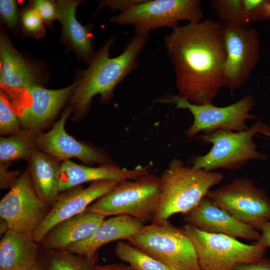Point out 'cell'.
<instances>
[{
  "label": "cell",
  "instance_id": "obj_6",
  "mask_svg": "<svg viewBox=\"0 0 270 270\" xmlns=\"http://www.w3.org/2000/svg\"><path fill=\"white\" fill-rule=\"evenodd\" d=\"M126 240L170 270H201L192 242L182 228L169 220L144 224Z\"/></svg>",
  "mask_w": 270,
  "mask_h": 270
},
{
  "label": "cell",
  "instance_id": "obj_5",
  "mask_svg": "<svg viewBox=\"0 0 270 270\" xmlns=\"http://www.w3.org/2000/svg\"><path fill=\"white\" fill-rule=\"evenodd\" d=\"M160 193V177L150 172L134 180L120 182L112 190L100 198L86 210L105 218L128 216L144 224L152 221Z\"/></svg>",
  "mask_w": 270,
  "mask_h": 270
},
{
  "label": "cell",
  "instance_id": "obj_38",
  "mask_svg": "<svg viewBox=\"0 0 270 270\" xmlns=\"http://www.w3.org/2000/svg\"><path fill=\"white\" fill-rule=\"evenodd\" d=\"M8 230V226L6 222L0 218V235L2 237L6 232Z\"/></svg>",
  "mask_w": 270,
  "mask_h": 270
},
{
  "label": "cell",
  "instance_id": "obj_15",
  "mask_svg": "<svg viewBox=\"0 0 270 270\" xmlns=\"http://www.w3.org/2000/svg\"><path fill=\"white\" fill-rule=\"evenodd\" d=\"M77 82L60 90H48L38 84L24 89L30 100L29 104L15 111L22 129L41 132L52 122L68 98Z\"/></svg>",
  "mask_w": 270,
  "mask_h": 270
},
{
  "label": "cell",
  "instance_id": "obj_33",
  "mask_svg": "<svg viewBox=\"0 0 270 270\" xmlns=\"http://www.w3.org/2000/svg\"><path fill=\"white\" fill-rule=\"evenodd\" d=\"M8 168V164L0 163V190L10 188L22 172L18 170H9Z\"/></svg>",
  "mask_w": 270,
  "mask_h": 270
},
{
  "label": "cell",
  "instance_id": "obj_32",
  "mask_svg": "<svg viewBox=\"0 0 270 270\" xmlns=\"http://www.w3.org/2000/svg\"><path fill=\"white\" fill-rule=\"evenodd\" d=\"M0 13L6 23L10 28L17 22L18 12L16 2L13 0H0Z\"/></svg>",
  "mask_w": 270,
  "mask_h": 270
},
{
  "label": "cell",
  "instance_id": "obj_20",
  "mask_svg": "<svg viewBox=\"0 0 270 270\" xmlns=\"http://www.w3.org/2000/svg\"><path fill=\"white\" fill-rule=\"evenodd\" d=\"M32 233L8 229L0 241V270H28L38 261Z\"/></svg>",
  "mask_w": 270,
  "mask_h": 270
},
{
  "label": "cell",
  "instance_id": "obj_36",
  "mask_svg": "<svg viewBox=\"0 0 270 270\" xmlns=\"http://www.w3.org/2000/svg\"><path fill=\"white\" fill-rule=\"evenodd\" d=\"M260 237L256 242L270 248V221L264 224L260 228Z\"/></svg>",
  "mask_w": 270,
  "mask_h": 270
},
{
  "label": "cell",
  "instance_id": "obj_13",
  "mask_svg": "<svg viewBox=\"0 0 270 270\" xmlns=\"http://www.w3.org/2000/svg\"><path fill=\"white\" fill-rule=\"evenodd\" d=\"M72 111L71 106L68 108L50 130L39 133L37 149L56 160L62 162L74 158L86 164L116 165L106 152L78 141L67 133L65 124Z\"/></svg>",
  "mask_w": 270,
  "mask_h": 270
},
{
  "label": "cell",
  "instance_id": "obj_1",
  "mask_svg": "<svg viewBox=\"0 0 270 270\" xmlns=\"http://www.w3.org/2000/svg\"><path fill=\"white\" fill-rule=\"evenodd\" d=\"M164 40L180 94L194 104H212L224 86L226 54L222 24L206 19L178 26Z\"/></svg>",
  "mask_w": 270,
  "mask_h": 270
},
{
  "label": "cell",
  "instance_id": "obj_22",
  "mask_svg": "<svg viewBox=\"0 0 270 270\" xmlns=\"http://www.w3.org/2000/svg\"><path fill=\"white\" fill-rule=\"evenodd\" d=\"M0 56L1 84L20 89L36 84V76L32 68L15 50L8 38L2 34L0 38Z\"/></svg>",
  "mask_w": 270,
  "mask_h": 270
},
{
  "label": "cell",
  "instance_id": "obj_34",
  "mask_svg": "<svg viewBox=\"0 0 270 270\" xmlns=\"http://www.w3.org/2000/svg\"><path fill=\"white\" fill-rule=\"evenodd\" d=\"M142 0H104L100 2L99 8L109 7L114 11H120L122 13L134 5L141 2Z\"/></svg>",
  "mask_w": 270,
  "mask_h": 270
},
{
  "label": "cell",
  "instance_id": "obj_30",
  "mask_svg": "<svg viewBox=\"0 0 270 270\" xmlns=\"http://www.w3.org/2000/svg\"><path fill=\"white\" fill-rule=\"evenodd\" d=\"M33 7L42 20L51 22L58 18V13L56 4L48 0H36L33 2Z\"/></svg>",
  "mask_w": 270,
  "mask_h": 270
},
{
  "label": "cell",
  "instance_id": "obj_35",
  "mask_svg": "<svg viewBox=\"0 0 270 270\" xmlns=\"http://www.w3.org/2000/svg\"><path fill=\"white\" fill-rule=\"evenodd\" d=\"M230 270H270V259L263 258L252 264H238Z\"/></svg>",
  "mask_w": 270,
  "mask_h": 270
},
{
  "label": "cell",
  "instance_id": "obj_37",
  "mask_svg": "<svg viewBox=\"0 0 270 270\" xmlns=\"http://www.w3.org/2000/svg\"><path fill=\"white\" fill-rule=\"evenodd\" d=\"M94 270H137L128 264L122 263H112L109 264H96Z\"/></svg>",
  "mask_w": 270,
  "mask_h": 270
},
{
  "label": "cell",
  "instance_id": "obj_28",
  "mask_svg": "<svg viewBox=\"0 0 270 270\" xmlns=\"http://www.w3.org/2000/svg\"><path fill=\"white\" fill-rule=\"evenodd\" d=\"M18 118L4 94L0 96V134L11 135L22 130Z\"/></svg>",
  "mask_w": 270,
  "mask_h": 270
},
{
  "label": "cell",
  "instance_id": "obj_31",
  "mask_svg": "<svg viewBox=\"0 0 270 270\" xmlns=\"http://www.w3.org/2000/svg\"><path fill=\"white\" fill-rule=\"evenodd\" d=\"M22 24L27 31L36 34L44 32L42 19L34 8L26 10L22 14Z\"/></svg>",
  "mask_w": 270,
  "mask_h": 270
},
{
  "label": "cell",
  "instance_id": "obj_18",
  "mask_svg": "<svg viewBox=\"0 0 270 270\" xmlns=\"http://www.w3.org/2000/svg\"><path fill=\"white\" fill-rule=\"evenodd\" d=\"M144 225L140 220L130 216H113L104 219L89 238L72 244L64 250L84 256H92L98 253V250L106 244L118 240H127Z\"/></svg>",
  "mask_w": 270,
  "mask_h": 270
},
{
  "label": "cell",
  "instance_id": "obj_19",
  "mask_svg": "<svg viewBox=\"0 0 270 270\" xmlns=\"http://www.w3.org/2000/svg\"><path fill=\"white\" fill-rule=\"evenodd\" d=\"M105 218L86 210L55 226L40 244L44 249L64 250L72 244L89 238Z\"/></svg>",
  "mask_w": 270,
  "mask_h": 270
},
{
  "label": "cell",
  "instance_id": "obj_9",
  "mask_svg": "<svg viewBox=\"0 0 270 270\" xmlns=\"http://www.w3.org/2000/svg\"><path fill=\"white\" fill-rule=\"evenodd\" d=\"M204 16L198 0H142L110 20L120 25L132 24L135 36H141L161 27L173 28L180 20L198 22Z\"/></svg>",
  "mask_w": 270,
  "mask_h": 270
},
{
  "label": "cell",
  "instance_id": "obj_7",
  "mask_svg": "<svg viewBox=\"0 0 270 270\" xmlns=\"http://www.w3.org/2000/svg\"><path fill=\"white\" fill-rule=\"evenodd\" d=\"M154 102L174 104L177 108L186 109L190 112L194 122L185 132L186 136L190 138L201 132L210 134L218 130H245L249 128L246 121L258 118L250 114L256 106V98L252 94H246L236 102L226 106H218L212 104H194L180 94H164Z\"/></svg>",
  "mask_w": 270,
  "mask_h": 270
},
{
  "label": "cell",
  "instance_id": "obj_10",
  "mask_svg": "<svg viewBox=\"0 0 270 270\" xmlns=\"http://www.w3.org/2000/svg\"><path fill=\"white\" fill-rule=\"evenodd\" d=\"M238 221L258 231L270 221V198L266 192L247 178H234L206 195Z\"/></svg>",
  "mask_w": 270,
  "mask_h": 270
},
{
  "label": "cell",
  "instance_id": "obj_24",
  "mask_svg": "<svg viewBox=\"0 0 270 270\" xmlns=\"http://www.w3.org/2000/svg\"><path fill=\"white\" fill-rule=\"evenodd\" d=\"M40 132L22 129L21 131L0 139V162L8 163L19 160H28L36 150Z\"/></svg>",
  "mask_w": 270,
  "mask_h": 270
},
{
  "label": "cell",
  "instance_id": "obj_11",
  "mask_svg": "<svg viewBox=\"0 0 270 270\" xmlns=\"http://www.w3.org/2000/svg\"><path fill=\"white\" fill-rule=\"evenodd\" d=\"M222 26L226 54L224 86L232 94L248 82L256 68L260 40L256 30L248 26Z\"/></svg>",
  "mask_w": 270,
  "mask_h": 270
},
{
  "label": "cell",
  "instance_id": "obj_2",
  "mask_svg": "<svg viewBox=\"0 0 270 270\" xmlns=\"http://www.w3.org/2000/svg\"><path fill=\"white\" fill-rule=\"evenodd\" d=\"M148 34L135 36L123 52L110 57V48L114 42L108 40L95 54L88 68L77 82L70 97L74 120L86 116L92 98L100 94L102 102H108L116 86L138 66V56L144 47Z\"/></svg>",
  "mask_w": 270,
  "mask_h": 270
},
{
  "label": "cell",
  "instance_id": "obj_4",
  "mask_svg": "<svg viewBox=\"0 0 270 270\" xmlns=\"http://www.w3.org/2000/svg\"><path fill=\"white\" fill-rule=\"evenodd\" d=\"M258 134L268 137L270 126L258 120L243 131L218 130L204 134L197 138L212 144L211 149L204 155L190 158L188 164L206 171L220 168L233 171L240 170L250 161L266 160V156L258 150L254 140V136Z\"/></svg>",
  "mask_w": 270,
  "mask_h": 270
},
{
  "label": "cell",
  "instance_id": "obj_3",
  "mask_svg": "<svg viewBox=\"0 0 270 270\" xmlns=\"http://www.w3.org/2000/svg\"><path fill=\"white\" fill-rule=\"evenodd\" d=\"M224 178L218 172L196 168L173 158L160 176V193L152 222L162 223L174 214L188 212Z\"/></svg>",
  "mask_w": 270,
  "mask_h": 270
},
{
  "label": "cell",
  "instance_id": "obj_8",
  "mask_svg": "<svg viewBox=\"0 0 270 270\" xmlns=\"http://www.w3.org/2000/svg\"><path fill=\"white\" fill-rule=\"evenodd\" d=\"M182 229L194 247L201 270H230L238 264L254 263L264 257L267 249L256 242L246 244L188 224Z\"/></svg>",
  "mask_w": 270,
  "mask_h": 270
},
{
  "label": "cell",
  "instance_id": "obj_14",
  "mask_svg": "<svg viewBox=\"0 0 270 270\" xmlns=\"http://www.w3.org/2000/svg\"><path fill=\"white\" fill-rule=\"evenodd\" d=\"M119 182L98 180L92 182L86 188L80 185L63 192L52 204L43 220L32 232L34 239L40 244L55 226L86 210L94 202L112 190Z\"/></svg>",
  "mask_w": 270,
  "mask_h": 270
},
{
  "label": "cell",
  "instance_id": "obj_21",
  "mask_svg": "<svg viewBox=\"0 0 270 270\" xmlns=\"http://www.w3.org/2000/svg\"><path fill=\"white\" fill-rule=\"evenodd\" d=\"M32 179L40 197L51 206L59 196L60 164L47 154L36 150L28 160Z\"/></svg>",
  "mask_w": 270,
  "mask_h": 270
},
{
  "label": "cell",
  "instance_id": "obj_26",
  "mask_svg": "<svg viewBox=\"0 0 270 270\" xmlns=\"http://www.w3.org/2000/svg\"><path fill=\"white\" fill-rule=\"evenodd\" d=\"M114 253L118 258L137 270H170L166 266L128 242L116 244Z\"/></svg>",
  "mask_w": 270,
  "mask_h": 270
},
{
  "label": "cell",
  "instance_id": "obj_12",
  "mask_svg": "<svg viewBox=\"0 0 270 270\" xmlns=\"http://www.w3.org/2000/svg\"><path fill=\"white\" fill-rule=\"evenodd\" d=\"M51 206L38 194L27 168L1 200L0 216L8 229L32 233Z\"/></svg>",
  "mask_w": 270,
  "mask_h": 270
},
{
  "label": "cell",
  "instance_id": "obj_27",
  "mask_svg": "<svg viewBox=\"0 0 270 270\" xmlns=\"http://www.w3.org/2000/svg\"><path fill=\"white\" fill-rule=\"evenodd\" d=\"M209 2L222 24L248 26L242 0H210Z\"/></svg>",
  "mask_w": 270,
  "mask_h": 270
},
{
  "label": "cell",
  "instance_id": "obj_17",
  "mask_svg": "<svg viewBox=\"0 0 270 270\" xmlns=\"http://www.w3.org/2000/svg\"><path fill=\"white\" fill-rule=\"evenodd\" d=\"M150 168V165L138 166L132 170L122 168L117 165L91 167L68 160L60 164L59 189L60 192H64L86 182L98 180H134L149 174Z\"/></svg>",
  "mask_w": 270,
  "mask_h": 270
},
{
  "label": "cell",
  "instance_id": "obj_39",
  "mask_svg": "<svg viewBox=\"0 0 270 270\" xmlns=\"http://www.w3.org/2000/svg\"><path fill=\"white\" fill-rule=\"evenodd\" d=\"M28 270H47L43 262L38 260L32 268Z\"/></svg>",
  "mask_w": 270,
  "mask_h": 270
},
{
  "label": "cell",
  "instance_id": "obj_40",
  "mask_svg": "<svg viewBox=\"0 0 270 270\" xmlns=\"http://www.w3.org/2000/svg\"><path fill=\"white\" fill-rule=\"evenodd\" d=\"M268 138H269V140H270V136Z\"/></svg>",
  "mask_w": 270,
  "mask_h": 270
},
{
  "label": "cell",
  "instance_id": "obj_25",
  "mask_svg": "<svg viewBox=\"0 0 270 270\" xmlns=\"http://www.w3.org/2000/svg\"><path fill=\"white\" fill-rule=\"evenodd\" d=\"M44 252L43 262L47 270H94L98 258V253L84 256L64 250L44 249Z\"/></svg>",
  "mask_w": 270,
  "mask_h": 270
},
{
  "label": "cell",
  "instance_id": "obj_16",
  "mask_svg": "<svg viewBox=\"0 0 270 270\" xmlns=\"http://www.w3.org/2000/svg\"><path fill=\"white\" fill-rule=\"evenodd\" d=\"M182 220L186 224L208 233L224 234L256 242L260 237L257 230L234 218L206 196L192 209L183 214Z\"/></svg>",
  "mask_w": 270,
  "mask_h": 270
},
{
  "label": "cell",
  "instance_id": "obj_23",
  "mask_svg": "<svg viewBox=\"0 0 270 270\" xmlns=\"http://www.w3.org/2000/svg\"><path fill=\"white\" fill-rule=\"evenodd\" d=\"M77 0H58L56 3L58 19L63 26L66 38L86 60L92 56V40L90 30L81 25L76 18Z\"/></svg>",
  "mask_w": 270,
  "mask_h": 270
},
{
  "label": "cell",
  "instance_id": "obj_29",
  "mask_svg": "<svg viewBox=\"0 0 270 270\" xmlns=\"http://www.w3.org/2000/svg\"><path fill=\"white\" fill-rule=\"evenodd\" d=\"M248 22L270 18V0H242Z\"/></svg>",
  "mask_w": 270,
  "mask_h": 270
}]
</instances>
